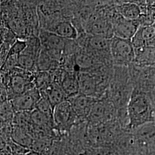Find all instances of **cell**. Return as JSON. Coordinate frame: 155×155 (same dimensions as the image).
Masks as SVG:
<instances>
[{
  "mask_svg": "<svg viewBox=\"0 0 155 155\" xmlns=\"http://www.w3.org/2000/svg\"><path fill=\"white\" fill-rule=\"evenodd\" d=\"M126 109L128 129H136L155 122V106L148 93L133 88Z\"/></svg>",
  "mask_w": 155,
  "mask_h": 155,
  "instance_id": "cell-1",
  "label": "cell"
},
{
  "mask_svg": "<svg viewBox=\"0 0 155 155\" xmlns=\"http://www.w3.org/2000/svg\"><path fill=\"white\" fill-rule=\"evenodd\" d=\"M117 116L116 107L106 96L95 101L87 120L92 125L112 122Z\"/></svg>",
  "mask_w": 155,
  "mask_h": 155,
  "instance_id": "cell-2",
  "label": "cell"
},
{
  "mask_svg": "<svg viewBox=\"0 0 155 155\" xmlns=\"http://www.w3.org/2000/svg\"><path fill=\"white\" fill-rule=\"evenodd\" d=\"M53 120L55 129L61 134L69 132L75 125L78 124L72 106L68 100L54 107Z\"/></svg>",
  "mask_w": 155,
  "mask_h": 155,
  "instance_id": "cell-3",
  "label": "cell"
},
{
  "mask_svg": "<svg viewBox=\"0 0 155 155\" xmlns=\"http://www.w3.org/2000/svg\"><path fill=\"white\" fill-rule=\"evenodd\" d=\"M110 53L116 65L127 66L134 63V50L130 40L113 36L111 39Z\"/></svg>",
  "mask_w": 155,
  "mask_h": 155,
  "instance_id": "cell-4",
  "label": "cell"
},
{
  "mask_svg": "<svg viewBox=\"0 0 155 155\" xmlns=\"http://www.w3.org/2000/svg\"><path fill=\"white\" fill-rule=\"evenodd\" d=\"M40 98L39 90L34 87L15 96L10 102L15 113L31 112L35 109Z\"/></svg>",
  "mask_w": 155,
  "mask_h": 155,
  "instance_id": "cell-5",
  "label": "cell"
},
{
  "mask_svg": "<svg viewBox=\"0 0 155 155\" xmlns=\"http://www.w3.org/2000/svg\"><path fill=\"white\" fill-rule=\"evenodd\" d=\"M114 36L122 39L131 40L139 27L136 20H130L121 16L118 13L112 18Z\"/></svg>",
  "mask_w": 155,
  "mask_h": 155,
  "instance_id": "cell-6",
  "label": "cell"
},
{
  "mask_svg": "<svg viewBox=\"0 0 155 155\" xmlns=\"http://www.w3.org/2000/svg\"><path fill=\"white\" fill-rule=\"evenodd\" d=\"M97 100V98L80 94L67 100L72 106L78 123L87 120L91 107Z\"/></svg>",
  "mask_w": 155,
  "mask_h": 155,
  "instance_id": "cell-7",
  "label": "cell"
},
{
  "mask_svg": "<svg viewBox=\"0 0 155 155\" xmlns=\"http://www.w3.org/2000/svg\"><path fill=\"white\" fill-rule=\"evenodd\" d=\"M130 40L134 48L143 47H155V23L146 26H139Z\"/></svg>",
  "mask_w": 155,
  "mask_h": 155,
  "instance_id": "cell-8",
  "label": "cell"
},
{
  "mask_svg": "<svg viewBox=\"0 0 155 155\" xmlns=\"http://www.w3.org/2000/svg\"><path fill=\"white\" fill-rule=\"evenodd\" d=\"M34 77L26 74L17 73L14 74L10 79L9 97L11 100L18 94H21L29 89L35 87L33 83Z\"/></svg>",
  "mask_w": 155,
  "mask_h": 155,
  "instance_id": "cell-9",
  "label": "cell"
},
{
  "mask_svg": "<svg viewBox=\"0 0 155 155\" xmlns=\"http://www.w3.org/2000/svg\"><path fill=\"white\" fill-rule=\"evenodd\" d=\"M87 28L89 35H98L109 39L114 36L111 22L106 18L101 16L93 18Z\"/></svg>",
  "mask_w": 155,
  "mask_h": 155,
  "instance_id": "cell-10",
  "label": "cell"
},
{
  "mask_svg": "<svg viewBox=\"0 0 155 155\" xmlns=\"http://www.w3.org/2000/svg\"><path fill=\"white\" fill-rule=\"evenodd\" d=\"M59 84L68 99L79 94L77 72L63 71Z\"/></svg>",
  "mask_w": 155,
  "mask_h": 155,
  "instance_id": "cell-11",
  "label": "cell"
},
{
  "mask_svg": "<svg viewBox=\"0 0 155 155\" xmlns=\"http://www.w3.org/2000/svg\"><path fill=\"white\" fill-rule=\"evenodd\" d=\"M40 93L41 95L47 98L53 109L58 104L68 100L66 95L58 83L53 82L45 90L41 91Z\"/></svg>",
  "mask_w": 155,
  "mask_h": 155,
  "instance_id": "cell-12",
  "label": "cell"
},
{
  "mask_svg": "<svg viewBox=\"0 0 155 155\" xmlns=\"http://www.w3.org/2000/svg\"><path fill=\"white\" fill-rule=\"evenodd\" d=\"M47 31L66 40H74L77 39L78 36L77 31L72 23L67 21L56 22Z\"/></svg>",
  "mask_w": 155,
  "mask_h": 155,
  "instance_id": "cell-13",
  "label": "cell"
},
{
  "mask_svg": "<svg viewBox=\"0 0 155 155\" xmlns=\"http://www.w3.org/2000/svg\"><path fill=\"white\" fill-rule=\"evenodd\" d=\"M111 39L98 35H89V37L85 40L83 45L91 52L102 53L110 52Z\"/></svg>",
  "mask_w": 155,
  "mask_h": 155,
  "instance_id": "cell-14",
  "label": "cell"
},
{
  "mask_svg": "<svg viewBox=\"0 0 155 155\" xmlns=\"http://www.w3.org/2000/svg\"><path fill=\"white\" fill-rule=\"evenodd\" d=\"M134 61L139 66H154L155 65V47H143L134 48Z\"/></svg>",
  "mask_w": 155,
  "mask_h": 155,
  "instance_id": "cell-15",
  "label": "cell"
},
{
  "mask_svg": "<svg viewBox=\"0 0 155 155\" xmlns=\"http://www.w3.org/2000/svg\"><path fill=\"white\" fill-rule=\"evenodd\" d=\"M76 72H88L95 65V59L91 53L87 51H78L74 55Z\"/></svg>",
  "mask_w": 155,
  "mask_h": 155,
  "instance_id": "cell-16",
  "label": "cell"
},
{
  "mask_svg": "<svg viewBox=\"0 0 155 155\" xmlns=\"http://www.w3.org/2000/svg\"><path fill=\"white\" fill-rule=\"evenodd\" d=\"M13 141L25 148L31 150L33 143V136L27 129L15 126L12 133Z\"/></svg>",
  "mask_w": 155,
  "mask_h": 155,
  "instance_id": "cell-17",
  "label": "cell"
},
{
  "mask_svg": "<svg viewBox=\"0 0 155 155\" xmlns=\"http://www.w3.org/2000/svg\"><path fill=\"white\" fill-rule=\"evenodd\" d=\"M116 12L123 18L136 20L142 14L141 8L134 3H120L116 6Z\"/></svg>",
  "mask_w": 155,
  "mask_h": 155,
  "instance_id": "cell-18",
  "label": "cell"
},
{
  "mask_svg": "<svg viewBox=\"0 0 155 155\" xmlns=\"http://www.w3.org/2000/svg\"><path fill=\"white\" fill-rule=\"evenodd\" d=\"M52 83V76L48 71H38L33 79L35 87L38 89L39 91L45 90Z\"/></svg>",
  "mask_w": 155,
  "mask_h": 155,
  "instance_id": "cell-19",
  "label": "cell"
},
{
  "mask_svg": "<svg viewBox=\"0 0 155 155\" xmlns=\"http://www.w3.org/2000/svg\"><path fill=\"white\" fill-rule=\"evenodd\" d=\"M36 65V60L33 57L21 53L17 57L16 67L22 70L31 71Z\"/></svg>",
  "mask_w": 155,
  "mask_h": 155,
  "instance_id": "cell-20",
  "label": "cell"
},
{
  "mask_svg": "<svg viewBox=\"0 0 155 155\" xmlns=\"http://www.w3.org/2000/svg\"><path fill=\"white\" fill-rule=\"evenodd\" d=\"M35 109L44 114L45 116L53 118L54 109L50 102L45 96L41 95V98L38 101Z\"/></svg>",
  "mask_w": 155,
  "mask_h": 155,
  "instance_id": "cell-21",
  "label": "cell"
},
{
  "mask_svg": "<svg viewBox=\"0 0 155 155\" xmlns=\"http://www.w3.org/2000/svg\"><path fill=\"white\" fill-rule=\"evenodd\" d=\"M27 46V43L25 40L17 39L16 40L13 45H12L11 48L8 52L7 57L11 56H18L22 53V51L25 50Z\"/></svg>",
  "mask_w": 155,
  "mask_h": 155,
  "instance_id": "cell-22",
  "label": "cell"
},
{
  "mask_svg": "<svg viewBox=\"0 0 155 155\" xmlns=\"http://www.w3.org/2000/svg\"><path fill=\"white\" fill-rule=\"evenodd\" d=\"M13 112L14 111L12 107L11 102H4L0 107V115L3 118L8 119L12 115Z\"/></svg>",
  "mask_w": 155,
  "mask_h": 155,
  "instance_id": "cell-23",
  "label": "cell"
},
{
  "mask_svg": "<svg viewBox=\"0 0 155 155\" xmlns=\"http://www.w3.org/2000/svg\"><path fill=\"white\" fill-rule=\"evenodd\" d=\"M120 4V3H134L137 4L141 7V6H143L146 4L145 0H118Z\"/></svg>",
  "mask_w": 155,
  "mask_h": 155,
  "instance_id": "cell-24",
  "label": "cell"
},
{
  "mask_svg": "<svg viewBox=\"0 0 155 155\" xmlns=\"http://www.w3.org/2000/svg\"><path fill=\"white\" fill-rule=\"evenodd\" d=\"M24 155H47L46 153H40L34 150H29L28 152H27Z\"/></svg>",
  "mask_w": 155,
  "mask_h": 155,
  "instance_id": "cell-25",
  "label": "cell"
},
{
  "mask_svg": "<svg viewBox=\"0 0 155 155\" xmlns=\"http://www.w3.org/2000/svg\"><path fill=\"white\" fill-rule=\"evenodd\" d=\"M146 4H148L150 5H153V4H155V0H145Z\"/></svg>",
  "mask_w": 155,
  "mask_h": 155,
  "instance_id": "cell-26",
  "label": "cell"
}]
</instances>
